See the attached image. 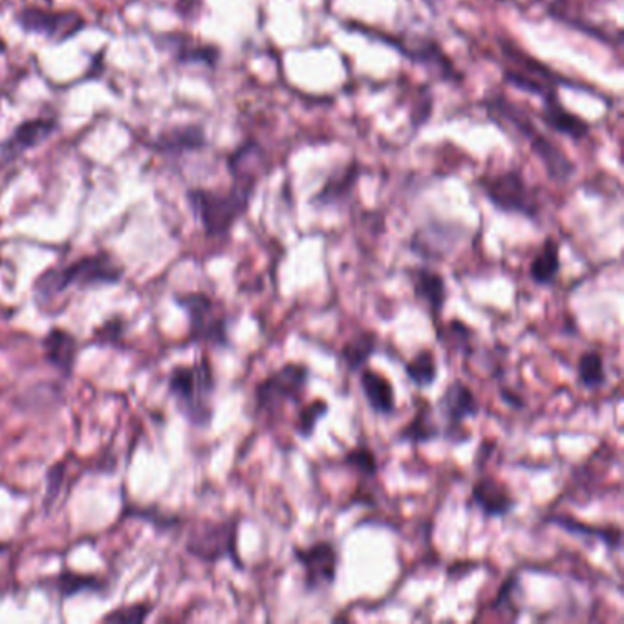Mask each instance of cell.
Segmentation results:
<instances>
[{
  "label": "cell",
  "instance_id": "obj_11",
  "mask_svg": "<svg viewBox=\"0 0 624 624\" xmlns=\"http://www.w3.org/2000/svg\"><path fill=\"white\" fill-rule=\"evenodd\" d=\"M293 558L303 569L304 593H319L336 585L339 549L332 541H317L311 546H293Z\"/></svg>",
  "mask_w": 624,
  "mask_h": 624
},
{
  "label": "cell",
  "instance_id": "obj_33",
  "mask_svg": "<svg viewBox=\"0 0 624 624\" xmlns=\"http://www.w3.org/2000/svg\"><path fill=\"white\" fill-rule=\"evenodd\" d=\"M438 339H440V343L445 344V349L458 350L462 354L470 355L475 330L467 327L465 322L453 319L445 325V330L438 327Z\"/></svg>",
  "mask_w": 624,
  "mask_h": 624
},
{
  "label": "cell",
  "instance_id": "obj_19",
  "mask_svg": "<svg viewBox=\"0 0 624 624\" xmlns=\"http://www.w3.org/2000/svg\"><path fill=\"white\" fill-rule=\"evenodd\" d=\"M207 145H209V139L205 134L204 125L188 123V125H178V127L158 134V138L150 141V149L160 156L177 160V158L207 149Z\"/></svg>",
  "mask_w": 624,
  "mask_h": 624
},
{
  "label": "cell",
  "instance_id": "obj_39",
  "mask_svg": "<svg viewBox=\"0 0 624 624\" xmlns=\"http://www.w3.org/2000/svg\"><path fill=\"white\" fill-rule=\"evenodd\" d=\"M500 398L503 399V404L513 407V409H524V399L520 398L519 394H514L513 390L503 388V390H500Z\"/></svg>",
  "mask_w": 624,
  "mask_h": 624
},
{
  "label": "cell",
  "instance_id": "obj_29",
  "mask_svg": "<svg viewBox=\"0 0 624 624\" xmlns=\"http://www.w3.org/2000/svg\"><path fill=\"white\" fill-rule=\"evenodd\" d=\"M577 383L585 390L597 393L606 387L608 376L604 358L597 350H588L577 361Z\"/></svg>",
  "mask_w": 624,
  "mask_h": 624
},
{
  "label": "cell",
  "instance_id": "obj_5",
  "mask_svg": "<svg viewBox=\"0 0 624 624\" xmlns=\"http://www.w3.org/2000/svg\"><path fill=\"white\" fill-rule=\"evenodd\" d=\"M500 48L509 61V67L503 70V81L520 92L541 98L542 103H549V101L560 98L558 87H568V89L580 90V92H588V94L602 98L597 90L591 89L588 84L579 83V81L566 78L564 73L555 72L552 67H547L511 43L502 41Z\"/></svg>",
  "mask_w": 624,
  "mask_h": 624
},
{
  "label": "cell",
  "instance_id": "obj_10",
  "mask_svg": "<svg viewBox=\"0 0 624 624\" xmlns=\"http://www.w3.org/2000/svg\"><path fill=\"white\" fill-rule=\"evenodd\" d=\"M238 530L240 519L220 520V522H202L193 530L185 542V552L202 564L215 566L222 560H229L238 571L246 569V563L238 553Z\"/></svg>",
  "mask_w": 624,
  "mask_h": 624
},
{
  "label": "cell",
  "instance_id": "obj_30",
  "mask_svg": "<svg viewBox=\"0 0 624 624\" xmlns=\"http://www.w3.org/2000/svg\"><path fill=\"white\" fill-rule=\"evenodd\" d=\"M404 368L410 383L420 390H426L436 383L438 361L432 350L421 349L412 360L405 363Z\"/></svg>",
  "mask_w": 624,
  "mask_h": 624
},
{
  "label": "cell",
  "instance_id": "obj_40",
  "mask_svg": "<svg viewBox=\"0 0 624 624\" xmlns=\"http://www.w3.org/2000/svg\"><path fill=\"white\" fill-rule=\"evenodd\" d=\"M423 2H426V7L429 8L432 13H438V2H440V0H423Z\"/></svg>",
  "mask_w": 624,
  "mask_h": 624
},
{
  "label": "cell",
  "instance_id": "obj_26",
  "mask_svg": "<svg viewBox=\"0 0 624 624\" xmlns=\"http://www.w3.org/2000/svg\"><path fill=\"white\" fill-rule=\"evenodd\" d=\"M560 243L547 237L530 262V279L535 286L552 287L560 275Z\"/></svg>",
  "mask_w": 624,
  "mask_h": 624
},
{
  "label": "cell",
  "instance_id": "obj_15",
  "mask_svg": "<svg viewBox=\"0 0 624 624\" xmlns=\"http://www.w3.org/2000/svg\"><path fill=\"white\" fill-rule=\"evenodd\" d=\"M462 235L464 227L453 226L449 222L432 220L410 237L409 249L426 260H442L458 246Z\"/></svg>",
  "mask_w": 624,
  "mask_h": 624
},
{
  "label": "cell",
  "instance_id": "obj_18",
  "mask_svg": "<svg viewBox=\"0 0 624 624\" xmlns=\"http://www.w3.org/2000/svg\"><path fill=\"white\" fill-rule=\"evenodd\" d=\"M470 502L484 514V519H506L517 509V498L508 484L495 476H480L470 487Z\"/></svg>",
  "mask_w": 624,
  "mask_h": 624
},
{
  "label": "cell",
  "instance_id": "obj_20",
  "mask_svg": "<svg viewBox=\"0 0 624 624\" xmlns=\"http://www.w3.org/2000/svg\"><path fill=\"white\" fill-rule=\"evenodd\" d=\"M45 363L61 374L63 379L70 382L78 363L79 341L67 328L52 327L43 341Z\"/></svg>",
  "mask_w": 624,
  "mask_h": 624
},
{
  "label": "cell",
  "instance_id": "obj_4",
  "mask_svg": "<svg viewBox=\"0 0 624 624\" xmlns=\"http://www.w3.org/2000/svg\"><path fill=\"white\" fill-rule=\"evenodd\" d=\"M167 390L189 426L200 431L213 426L216 377L207 355H202L193 365L174 366L167 376Z\"/></svg>",
  "mask_w": 624,
  "mask_h": 624
},
{
  "label": "cell",
  "instance_id": "obj_3",
  "mask_svg": "<svg viewBox=\"0 0 624 624\" xmlns=\"http://www.w3.org/2000/svg\"><path fill=\"white\" fill-rule=\"evenodd\" d=\"M125 276V268L109 251L84 254L70 264L54 265L43 271L34 281L32 293L37 304L52 303L68 290L89 292L100 287L116 286Z\"/></svg>",
  "mask_w": 624,
  "mask_h": 624
},
{
  "label": "cell",
  "instance_id": "obj_17",
  "mask_svg": "<svg viewBox=\"0 0 624 624\" xmlns=\"http://www.w3.org/2000/svg\"><path fill=\"white\" fill-rule=\"evenodd\" d=\"M160 46L171 54L172 59L183 67H204L216 70L220 65L222 50L216 45L200 43L191 35H161Z\"/></svg>",
  "mask_w": 624,
  "mask_h": 624
},
{
  "label": "cell",
  "instance_id": "obj_8",
  "mask_svg": "<svg viewBox=\"0 0 624 624\" xmlns=\"http://www.w3.org/2000/svg\"><path fill=\"white\" fill-rule=\"evenodd\" d=\"M344 29H355L360 34L379 41L383 45H388L394 50H398L401 56L407 57L410 63L421 65L429 72L434 73L440 81L445 83L460 84L464 81V73L454 67L451 57L443 52L442 46L436 41L429 37H409V35H388L374 30L365 29L360 24L347 23Z\"/></svg>",
  "mask_w": 624,
  "mask_h": 624
},
{
  "label": "cell",
  "instance_id": "obj_42",
  "mask_svg": "<svg viewBox=\"0 0 624 624\" xmlns=\"http://www.w3.org/2000/svg\"><path fill=\"white\" fill-rule=\"evenodd\" d=\"M0 268H2V260H0Z\"/></svg>",
  "mask_w": 624,
  "mask_h": 624
},
{
  "label": "cell",
  "instance_id": "obj_41",
  "mask_svg": "<svg viewBox=\"0 0 624 624\" xmlns=\"http://www.w3.org/2000/svg\"><path fill=\"white\" fill-rule=\"evenodd\" d=\"M8 546L7 544H2V542H0V555H2V553H7Z\"/></svg>",
  "mask_w": 624,
  "mask_h": 624
},
{
  "label": "cell",
  "instance_id": "obj_34",
  "mask_svg": "<svg viewBox=\"0 0 624 624\" xmlns=\"http://www.w3.org/2000/svg\"><path fill=\"white\" fill-rule=\"evenodd\" d=\"M343 464L349 469L355 470L361 478H366V480L377 478L379 465H377L376 454L366 445H358V447L350 449L349 453H344Z\"/></svg>",
  "mask_w": 624,
  "mask_h": 624
},
{
  "label": "cell",
  "instance_id": "obj_27",
  "mask_svg": "<svg viewBox=\"0 0 624 624\" xmlns=\"http://www.w3.org/2000/svg\"><path fill=\"white\" fill-rule=\"evenodd\" d=\"M443 436L442 427L434 421V409L429 401H421L412 420L399 431L398 442L426 445Z\"/></svg>",
  "mask_w": 624,
  "mask_h": 624
},
{
  "label": "cell",
  "instance_id": "obj_13",
  "mask_svg": "<svg viewBox=\"0 0 624 624\" xmlns=\"http://www.w3.org/2000/svg\"><path fill=\"white\" fill-rule=\"evenodd\" d=\"M436 405L438 412L445 421L442 438L454 445L469 442L470 432L464 431V423L480 415V404H478L475 390L462 379H454L443 390L442 398L438 399Z\"/></svg>",
  "mask_w": 624,
  "mask_h": 624
},
{
  "label": "cell",
  "instance_id": "obj_36",
  "mask_svg": "<svg viewBox=\"0 0 624 624\" xmlns=\"http://www.w3.org/2000/svg\"><path fill=\"white\" fill-rule=\"evenodd\" d=\"M517 590H519V575L513 571V574H509V577H506L502 586L498 588L497 597L491 602V610L495 612H513L514 619H519L520 610L514 602Z\"/></svg>",
  "mask_w": 624,
  "mask_h": 624
},
{
  "label": "cell",
  "instance_id": "obj_6",
  "mask_svg": "<svg viewBox=\"0 0 624 624\" xmlns=\"http://www.w3.org/2000/svg\"><path fill=\"white\" fill-rule=\"evenodd\" d=\"M476 188L487 202L506 215L524 216L530 222H541L544 213L542 196L535 185H531L520 167H509L500 172L481 174L475 180Z\"/></svg>",
  "mask_w": 624,
  "mask_h": 624
},
{
  "label": "cell",
  "instance_id": "obj_23",
  "mask_svg": "<svg viewBox=\"0 0 624 624\" xmlns=\"http://www.w3.org/2000/svg\"><path fill=\"white\" fill-rule=\"evenodd\" d=\"M538 120L552 133L560 134V136H566L574 141H582L591 133L590 123L586 122L585 117L577 116L569 109H566L560 98L549 101V103H542Z\"/></svg>",
  "mask_w": 624,
  "mask_h": 624
},
{
  "label": "cell",
  "instance_id": "obj_31",
  "mask_svg": "<svg viewBox=\"0 0 624 624\" xmlns=\"http://www.w3.org/2000/svg\"><path fill=\"white\" fill-rule=\"evenodd\" d=\"M136 519L144 520L145 524H150L158 533H169V531L177 530L180 525V517L178 514L166 513L158 508H141V506H134L128 503L127 498L123 502L122 519Z\"/></svg>",
  "mask_w": 624,
  "mask_h": 624
},
{
  "label": "cell",
  "instance_id": "obj_28",
  "mask_svg": "<svg viewBox=\"0 0 624 624\" xmlns=\"http://www.w3.org/2000/svg\"><path fill=\"white\" fill-rule=\"evenodd\" d=\"M377 352V333L372 330H361L343 344L339 352V360L350 376L360 374L371 363L372 355Z\"/></svg>",
  "mask_w": 624,
  "mask_h": 624
},
{
  "label": "cell",
  "instance_id": "obj_25",
  "mask_svg": "<svg viewBox=\"0 0 624 624\" xmlns=\"http://www.w3.org/2000/svg\"><path fill=\"white\" fill-rule=\"evenodd\" d=\"M547 524L557 525L569 535L591 538L601 542L602 546L610 549V553H617L623 546V531L619 525H590L580 520L569 517V514H552L547 517Z\"/></svg>",
  "mask_w": 624,
  "mask_h": 624
},
{
  "label": "cell",
  "instance_id": "obj_2",
  "mask_svg": "<svg viewBox=\"0 0 624 624\" xmlns=\"http://www.w3.org/2000/svg\"><path fill=\"white\" fill-rule=\"evenodd\" d=\"M480 106L498 127L519 134L520 138L527 141L531 152L541 161L549 180L566 183L575 177L577 172L575 161L552 138H547V134L536 127L533 117L522 106L503 94L487 95L486 100L480 101Z\"/></svg>",
  "mask_w": 624,
  "mask_h": 624
},
{
  "label": "cell",
  "instance_id": "obj_32",
  "mask_svg": "<svg viewBox=\"0 0 624 624\" xmlns=\"http://www.w3.org/2000/svg\"><path fill=\"white\" fill-rule=\"evenodd\" d=\"M297 421H295V434L300 440H311L316 434L319 421L330 415V405L327 399H314L306 405H298Z\"/></svg>",
  "mask_w": 624,
  "mask_h": 624
},
{
  "label": "cell",
  "instance_id": "obj_35",
  "mask_svg": "<svg viewBox=\"0 0 624 624\" xmlns=\"http://www.w3.org/2000/svg\"><path fill=\"white\" fill-rule=\"evenodd\" d=\"M125 333H127V321L123 317L114 316L109 321L103 322L100 328H95L92 344L120 349V344H123V339H125Z\"/></svg>",
  "mask_w": 624,
  "mask_h": 624
},
{
  "label": "cell",
  "instance_id": "obj_24",
  "mask_svg": "<svg viewBox=\"0 0 624 624\" xmlns=\"http://www.w3.org/2000/svg\"><path fill=\"white\" fill-rule=\"evenodd\" d=\"M360 387L374 415L385 416V418L396 415L398 410L396 390H394L393 382L385 374L366 366L360 372Z\"/></svg>",
  "mask_w": 624,
  "mask_h": 624
},
{
  "label": "cell",
  "instance_id": "obj_37",
  "mask_svg": "<svg viewBox=\"0 0 624 624\" xmlns=\"http://www.w3.org/2000/svg\"><path fill=\"white\" fill-rule=\"evenodd\" d=\"M150 612H152V606H150L149 602H136V604H128V606L112 610L101 621L103 623H144L149 617Z\"/></svg>",
  "mask_w": 624,
  "mask_h": 624
},
{
  "label": "cell",
  "instance_id": "obj_22",
  "mask_svg": "<svg viewBox=\"0 0 624 624\" xmlns=\"http://www.w3.org/2000/svg\"><path fill=\"white\" fill-rule=\"evenodd\" d=\"M361 166L358 161H352L343 169L332 172L327 178V182L322 183V188L317 191L309 204L314 207H333V205H341L354 193L355 185L360 182Z\"/></svg>",
  "mask_w": 624,
  "mask_h": 624
},
{
  "label": "cell",
  "instance_id": "obj_12",
  "mask_svg": "<svg viewBox=\"0 0 624 624\" xmlns=\"http://www.w3.org/2000/svg\"><path fill=\"white\" fill-rule=\"evenodd\" d=\"M15 23L26 34L45 37L52 45H63L87 29V21L78 12H57L48 8H23Z\"/></svg>",
  "mask_w": 624,
  "mask_h": 624
},
{
  "label": "cell",
  "instance_id": "obj_14",
  "mask_svg": "<svg viewBox=\"0 0 624 624\" xmlns=\"http://www.w3.org/2000/svg\"><path fill=\"white\" fill-rule=\"evenodd\" d=\"M59 131V120L56 116H39L34 120H24L13 128L10 138L0 141V161L12 163L29 150L37 149Z\"/></svg>",
  "mask_w": 624,
  "mask_h": 624
},
{
  "label": "cell",
  "instance_id": "obj_9",
  "mask_svg": "<svg viewBox=\"0 0 624 624\" xmlns=\"http://www.w3.org/2000/svg\"><path fill=\"white\" fill-rule=\"evenodd\" d=\"M309 371L304 363H286L257 383L253 399L257 415L275 418L286 405H303L308 393Z\"/></svg>",
  "mask_w": 624,
  "mask_h": 624
},
{
  "label": "cell",
  "instance_id": "obj_7",
  "mask_svg": "<svg viewBox=\"0 0 624 624\" xmlns=\"http://www.w3.org/2000/svg\"><path fill=\"white\" fill-rule=\"evenodd\" d=\"M172 300L188 316L189 343L229 349V316L224 304L204 292L174 293Z\"/></svg>",
  "mask_w": 624,
  "mask_h": 624
},
{
  "label": "cell",
  "instance_id": "obj_21",
  "mask_svg": "<svg viewBox=\"0 0 624 624\" xmlns=\"http://www.w3.org/2000/svg\"><path fill=\"white\" fill-rule=\"evenodd\" d=\"M41 590L52 591L56 593L63 601H68L72 597L81 595V593H94V595H106L109 593V585L105 579H101L94 574H79L73 569H61L59 574L50 575L46 579H41Z\"/></svg>",
  "mask_w": 624,
  "mask_h": 624
},
{
  "label": "cell",
  "instance_id": "obj_16",
  "mask_svg": "<svg viewBox=\"0 0 624 624\" xmlns=\"http://www.w3.org/2000/svg\"><path fill=\"white\" fill-rule=\"evenodd\" d=\"M405 275L409 279L416 300L429 309L432 322L440 325L449 297L447 282L443 275H440L436 270H432L429 265L407 268Z\"/></svg>",
  "mask_w": 624,
  "mask_h": 624
},
{
  "label": "cell",
  "instance_id": "obj_1",
  "mask_svg": "<svg viewBox=\"0 0 624 624\" xmlns=\"http://www.w3.org/2000/svg\"><path fill=\"white\" fill-rule=\"evenodd\" d=\"M259 167L240 166L227 169L232 183L226 191L207 188L189 189L185 193L189 207L204 229L205 237L211 240L227 238L231 235L232 227L242 220L259 185V172H257Z\"/></svg>",
  "mask_w": 624,
  "mask_h": 624
},
{
  "label": "cell",
  "instance_id": "obj_38",
  "mask_svg": "<svg viewBox=\"0 0 624 624\" xmlns=\"http://www.w3.org/2000/svg\"><path fill=\"white\" fill-rule=\"evenodd\" d=\"M65 470H67V464L57 462V464L52 465L48 473H46L45 509L50 508L54 500L59 497V492H61L63 478H65Z\"/></svg>",
  "mask_w": 624,
  "mask_h": 624
}]
</instances>
